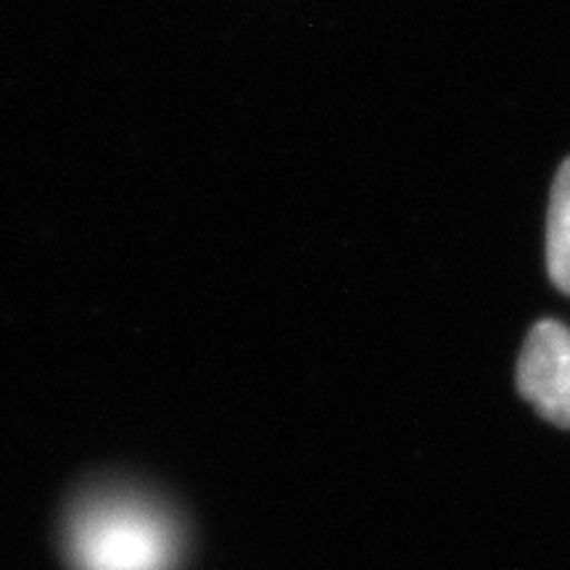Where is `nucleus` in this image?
Returning a JSON list of instances; mask_svg holds the SVG:
<instances>
[{
    "label": "nucleus",
    "instance_id": "obj_1",
    "mask_svg": "<svg viewBox=\"0 0 570 570\" xmlns=\"http://www.w3.org/2000/svg\"><path fill=\"white\" fill-rule=\"evenodd\" d=\"M67 547L77 570H173L180 531L151 499L106 491L75 510Z\"/></svg>",
    "mask_w": 570,
    "mask_h": 570
},
{
    "label": "nucleus",
    "instance_id": "obj_2",
    "mask_svg": "<svg viewBox=\"0 0 570 570\" xmlns=\"http://www.w3.org/2000/svg\"><path fill=\"white\" fill-rule=\"evenodd\" d=\"M518 389L550 423L570 428V327L541 320L518 360Z\"/></svg>",
    "mask_w": 570,
    "mask_h": 570
},
{
    "label": "nucleus",
    "instance_id": "obj_3",
    "mask_svg": "<svg viewBox=\"0 0 570 570\" xmlns=\"http://www.w3.org/2000/svg\"><path fill=\"white\" fill-rule=\"evenodd\" d=\"M547 269L552 283L570 296V156L560 164L547 212Z\"/></svg>",
    "mask_w": 570,
    "mask_h": 570
}]
</instances>
